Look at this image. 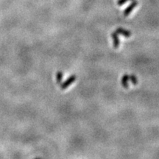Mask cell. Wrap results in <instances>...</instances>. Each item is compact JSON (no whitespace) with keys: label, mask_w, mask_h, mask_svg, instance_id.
Listing matches in <instances>:
<instances>
[{"label":"cell","mask_w":159,"mask_h":159,"mask_svg":"<svg viewBox=\"0 0 159 159\" xmlns=\"http://www.w3.org/2000/svg\"><path fill=\"white\" fill-rule=\"evenodd\" d=\"M75 80H76V75H74V74L71 75V76L69 77L68 78V79L66 80L64 82H63V83L60 85L61 89L64 90V89H66V88H67L69 85H72V84L74 82Z\"/></svg>","instance_id":"obj_1"},{"label":"cell","mask_w":159,"mask_h":159,"mask_svg":"<svg viewBox=\"0 0 159 159\" xmlns=\"http://www.w3.org/2000/svg\"><path fill=\"white\" fill-rule=\"evenodd\" d=\"M137 5H138V1H135V0L132 1V2L131 3V4H130V5L128 6V7H127L125 10H124V12H123L124 16H129V15L131 13V12L132 11V10H133V9L135 8Z\"/></svg>","instance_id":"obj_2"},{"label":"cell","mask_w":159,"mask_h":159,"mask_svg":"<svg viewBox=\"0 0 159 159\" xmlns=\"http://www.w3.org/2000/svg\"><path fill=\"white\" fill-rule=\"evenodd\" d=\"M119 35V34H118L117 32H116V31L111 34V36H112V38H113V47H114L115 49L119 48V44H120V42H119V35Z\"/></svg>","instance_id":"obj_3"},{"label":"cell","mask_w":159,"mask_h":159,"mask_svg":"<svg viewBox=\"0 0 159 159\" xmlns=\"http://www.w3.org/2000/svg\"><path fill=\"white\" fill-rule=\"evenodd\" d=\"M116 32H117L118 34H121V35L126 37V38H129V37H130V35H131V32H130V31L126 30V29H123V28H121V27L117 28Z\"/></svg>","instance_id":"obj_4"},{"label":"cell","mask_w":159,"mask_h":159,"mask_svg":"<svg viewBox=\"0 0 159 159\" xmlns=\"http://www.w3.org/2000/svg\"><path fill=\"white\" fill-rule=\"evenodd\" d=\"M130 79V77L128 74H125L122 78V86L125 87V88H127L129 87V85H128V80Z\"/></svg>","instance_id":"obj_5"},{"label":"cell","mask_w":159,"mask_h":159,"mask_svg":"<svg viewBox=\"0 0 159 159\" xmlns=\"http://www.w3.org/2000/svg\"><path fill=\"white\" fill-rule=\"evenodd\" d=\"M62 78H63V73L61 72H58L56 75V80H57V83H60L62 80Z\"/></svg>","instance_id":"obj_6"},{"label":"cell","mask_w":159,"mask_h":159,"mask_svg":"<svg viewBox=\"0 0 159 159\" xmlns=\"http://www.w3.org/2000/svg\"><path fill=\"white\" fill-rule=\"evenodd\" d=\"M129 77H130V79L131 82H132V83L133 84V85H136L137 82H138L136 77H135V75H133V74L130 75V76H129Z\"/></svg>","instance_id":"obj_7"},{"label":"cell","mask_w":159,"mask_h":159,"mask_svg":"<svg viewBox=\"0 0 159 159\" xmlns=\"http://www.w3.org/2000/svg\"><path fill=\"white\" fill-rule=\"evenodd\" d=\"M128 1H134V0H119V1H117V4L119 6H121L122 5V4H125V3Z\"/></svg>","instance_id":"obj_8"}]
</instances>
